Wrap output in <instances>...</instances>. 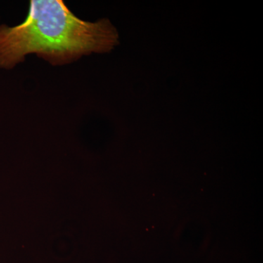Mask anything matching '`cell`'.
Wrapping results in <instances>:
<instances>
[{
  "instance_id": "cell-1",
  "label": "cell",
  "mask_w": 263,
  "mask_h": 263,
  "mask_svg": "<svg viewBox=\"0 0 263 263\" xmlns=\"http://www.w3.org/2000/svg\"><path fill=\"white\" fill-rule=\"evenodd\" d=\"M118 37L106 19L86 22L61 0H32L22 24L0 26V68H13L29 53L53 65H65L91 53L110 51Z\"/></svg>"
}]
</instances>
